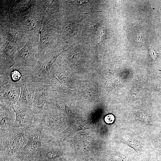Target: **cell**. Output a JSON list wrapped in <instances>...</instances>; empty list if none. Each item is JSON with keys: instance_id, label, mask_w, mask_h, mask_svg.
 <instances>
[{"instance_id": "6da1fadb", "label": "cell", "mask_w": 161, "mask_h": 161, "mask_svg": "<svg viewBox=\"0 0 161 161\" xmlns=\"http://www.w3.org/2000/svg\"><path fill=\"white\" fill-rule=\"evenodd\" d=\"M35 54V52L30 43H27L16 53L15 57V65L31 72L37 63Z\"/></svg>"}, {"instance_id": "8fae6325", "label": "cell", "mask_w": 161, "mask_h": 161, "mask_svg": "<svg viewBox=\"0 0 161 161\" xmlns=\"http://www.w3.org/2000/svg\"><path fill=\"white\" fill-rule=\"evenodd\" d=\"M138 120L143 124L148 126H152L154 122L151 116L144 112H139L136 114Z\"/></svg>"}, {"instance_id": "9c48e42d", "label": "cell", "mask_w": 161, "mask_h": 161, "mask_svg": "<svg viewBox=\"0 0 161 161\" xmlns=\"http://www.w3.org/2000/svg\"><path fill=\"white\" fill-rule=\"evenodd\" d=\"M14 117L15 113L13 109L9 110L0 112V127L6 129L11 126Z\"/></svg>"}, {"instance_id": "3957f363", "label": "cell", "mask_w": 161, "mask_h": 161, "mask_svg": "<svg viewBox=\"0 0 161 161\" xmlns=\"http://www.w3.org/2000/svg\"><path fill=\"white\" fill-rule=\"evenodd\" d=\"M49 91L45 83H37L32 108L34 113L42 114L44 112L45 106L47 103Z\"/></svg>"}, {"instance_id": "52a82bcc", "label": "cell", "mask_w": 161, "mask_h": 161, "mask_svg": "<svg viewBox=\"0 0 161 161\" xmlns=\"http://www.w3.org/2000/svg\"><path fill=\"white\" fill-rule=\"evenodd\" d=\"M118 141L132 148L138 154H141L143 151V143L136 137L123 136L120 137Z\"/></svg>"}, {"instance_id": "5b68a950", "label": "cell", "mask_w": 161, "mask_h": 161, "mask_svg": "<svg viewBox=\"0 0 161 161\" xmlns=\"http://www.w3.org/2000/svg\"><path fill=\"white\" fill-rule=\"evenodd\" d=\"M12 108L15 113L16 121L18 126L25 127L30 126L36 115L32 109L16 105Z\"/></svg>"}, {"instance_id": "ffe728a7", "label": "cell", "mask_w": 161, "mask_h": 161, "mask_svg": "<svg viewBox=\"0 0 161 161\" xmlns=\"http://www.w3.org/2000/svg\"><path fill=\"white\" fill-rule=\"evenodd\" d=\"M97 26V25H91L89 26L87 29L88 31V32L90 33L92 32L93 33H95L98 28Z\"/></svg>"}, {"instance_id": "4fadbf2b", "label": "cell", "mask_w": 161, "mask_h": 161, "mask_svg": "<svg viewBox=\"0 0 161 161\" xmlns=\"http://www.w3.org/2000/svg\"><path fill=\"white\" fill-rule=\"evenodd\" d=\"M49 38L48 31L46 27H44L41 31L39 39V44L44 45L47 43Z\"/></svg>"}, {"instance_id": "7402d4cb", "label": "cell", "mask_w": 161, "mask_h": 161, "mask_svg": "<svg viewBox=\"0 0 161 161\" xmlns=\"http://www.w3.org/2000/svg\"><path fill=\"white\" fill-rule=\"evenodd\" d=\"M105 31L103 30L100 32L99 37V39L100 40L102 41L105 38L106 36L105 34Z\"/></svg>"}, {"instance_id": "ac0fdd59", "label": "cell", "mask_w": 161, "mask_h": 161, "mask_svg": "<svg viewBox=\"0 0 161 161\" xmlns=\"http://www.w3.org/2000/svg\"><path fill=\"white\" fill-rule=\"evenodd\" d=\"M149 53L151 57L154 60L156 59L159 56V54L158 52L155 51L151 47L150 48V52Z\"/></svg>"}, {"instance_id": "ba28073f", "label": "cell", "mask_w": 161, "mask_h": 161, "mask_svg": "<svg viewBox=\"0 0 161 161\" xmlns=\"http://www.w3.org/2000/svg\"><path fill=\"white\" fill-rule=\"evenodd\" d=\"M23 133H19L12 139L7 149V154L8 157L13 156L23 145L24 139Z\"/></svg>"}, {"instance_id": "8992f818", "label": "cell", "mask_w": 161, "mask_h": 161, "mask_svg": "<svg viewBox=\"0 0 161 161\" xmlns=\"http://www.w3.org/2000/svg\"><path fill=\"white\" fill-rule=\"evenodd\" d=\"M41 125L30 137L25 146V151L28 156L37 154L40 151L41 146Z\"/></svg>"}, {"instance_id": "277c9868", "label": "cell", "mask_w": 161, "mask_h": 161, "mask_svg": "<svg viewBox=\"0 0 161 161\" xmlns=\"http://www.w3.org/2000/svg\"><path fill=\"white\" fill-rule=\"evenodd\" d=\"M36 84L30 78L21 84V94L16 105L32 109Z\"/></svg>"}, {"instance_id": "44dd1931", "label": "cell", "mask_w": 161, "mask_h": 161, "mask_svg": "<svg viewBox=\"0 0 161 161\" xmlns=\"http://www.w3.org/2000/svg\"><path fill=\"white\" fill-rule=\"evenodd\" d=\"M0 112L7 111L10 110L12 107H10L7 105L0 103Z\"/></svg>"}, {"instance_id": "5bb4252c", "label": "cell", "mask_w": 161, "mask_h": 161, "mask_svg": "<svg viewBox=\"0 0 161 161\" xmlns=\"http://www.w3.org/2000/svg\"><path fill=\"white\" fill-rule=\"evenodd\" d=\"M26 25L27 29L30 30H35L38 27L37 21L32 18L28 19L26 22Z\"/></svg>"}, {"instance_id": "e0dca14e", "label": "cell", "mask_w": 161, "mask_h": 161, "mask_svg": "<svg viewBox=\"0 0 161 161\" xmlns=\"http://www.w3.org/2000/svg\"><path fill=\"white\" fill-rule=\"evenodd\" d=\"M114 120V117L112 114H109L106 115L104 118L105 122L108 124H111L112 123Z\"/></svg>"}, {"instance_id": "7a4b0ae2", "label": "cell", "mask_w": 161, "mask_h": 161, "mask_svg": "<svg viewBox=\"0 0 161 161\" xmlns=\"http://www.w3.org/2000/svg\"><path fill=\"white\" fill-rule=\"evenodd\" d=\"M0 87V103L11 107L16 105L20 97L21 85L10 82Z\"/></svg>"}, {"instance_id": "2e32d148", "label": "cell", "mask_w": 161, "mask_h": 161, "mask_svg": "<svg viewBox=\"0 0 161 161\" xmlns=\"http://www.w3.org/2000/svg\"><path fill=\"white\" fill-rule=\"evenodd\" d=\"M152 142L155 149L161 153V140L154 139Z\"/></svg>"}, {"instance_id": "7c38bea8", "label": "cell", "mask_w": 161, "mask_h": 161, "mask_svg": "<svg viewBox=\"0 0 161 161\" xmlns=\"http://www.w3.org/2000/svg\"><path fill=\"white\" fill-rule=\"evenodd\" d=\"M0 87L10 82V68L7 69H0Z\"/></svg>"}, {"instance_id": "9a60e30c", "label": "cell", "mask_w": 161, "mask_h": 161, "mask_svg": "<svg viewBox=\"0 0 161 161\" xmlns=\"http://www.w3.org/2000/svg\"><path fill=\"white\" fill-rule=\"evenodd\" d=\"M61 155V153L59 151H51L47 152L46 154V156L49 159H56Z\"/></svg>"}, {"instance_id": "30bf717a", "label": "cell", "mask_w": 161, "mask_h": 161, "mask_svg": "<svg viewBox=\"0 0 161 161\" xmlns=\"http://www.w3.org/2000/svg\"><path fill=\"white\" fill-rule=\"evenodd\" d=\"M106 158L109 161H132L129 155L123 153L116 151H109L106 154Z\"/></svg>"}, {"instance_id": "d6986e66", "label": "cell", "mask_w": 161, "mask_h": 161, "mask_svg": "<svg viewBox=\"0 0 161 161\" xmlns=\"http://www.w3.org/2000/svg\"><path fill=\"white\" fill-rule=\"evenodd\" d=\"M138 35H137V40H136V42L139 44L143 46V33H140Z\"/></svg>"}]
</instances>
